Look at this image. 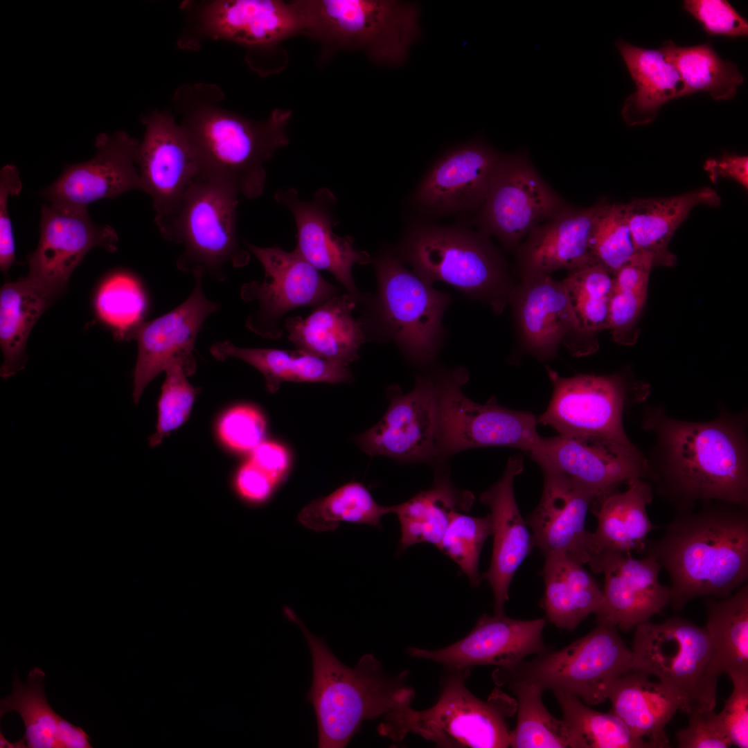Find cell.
I'll list each match as a JSON object with an SVG mask.
<instances>
[{"label": "cell", "instance_id": "cell-61", "mask_svg": "<svg viewBox=\"0 0 748 748\" xmlns=\"http://www.w3.org/2000/svg\"><path fill=\"white\" fill-rule=\"evenodd\" d=\"M90 740L89 736L82 728L60 716L57 729L60 748H91Z\"/></svg>", "mask_w": 748, "mask_h": 748}, {"label": "cell", "instance_id": "cell-4", "mask_svg": "<svg viewBox=\"0 0 748 748\" xmlns=\"http://www.w3.org/2000/svg\"><path fill=\"white\" fill-rule=\"evenodd\" d=\"M661 435L667 463L659 491L677 512L694 508L697 501L747 507L745 450L731 427L720 421L668 420Z\"/></svg>", "mask_w": 748, "mask_h": 748}, {"label": "cell", "instance_id": "cell-35", "mask_svg": "<svg viewBox=\"0 0 748 748\" xmlns=\"http://www.w3.org/2000/svg\"><path fill=\"white\" fill-rule=\"evenodd\" d=\"M210 351L217 360L235 357L255 367L263 375L266 389L271 393L285 382L338 384L353 380L348 366L301 350L242 348L224 341L214 344Z\"/></svg>", "mask_w": 748, "mask_h": 748}, {"label": "cell", "instance_id": "cell-53", "mask_svg": "<svg viewBox=\"0 0 748 748\" xmlns=\"http://www.w3.org/2000/svg\"><path fill=\"white\" fill-rule=\"evenodd\" d=\"M727 675L733 691L718 715L732 745L747 748L748 670H733Z\"/></svg>", "mask_w": 748, "mask_h": 748}, {"label": "cell", "instance_id": "cell-14", "mask_svg": "<svg viewBox=\"0 0 748 748\" xmlns=\"http://www.w3.org/2000/svg\"><path fill=\"white\" fill-rule=\"evenodd\" d=\"M244 245L265 271L262 283H247L240 290L244 301L258 304L246 321L247 328L258 335L280 338L283 335L280 321L287 312L299 307H316L341 294L296 249L287 252L278 246L260 247L247 242Z\"/></svg>", "mask_w": 748, "mask_h": 748}, {"label": "cell", "instance_id": "cell-59", "mask_svg": "<svg viewBox=\"0 0 748 748\" xmlns=\"http://www.w3.org/2000/svg\"><path fill=\"white\" fill-rule=\"evenodd\" d=\"M250 461L278 482L289 465V454L276 443L262 441L252 451Z\"/></svg>", "mask_w": 748, "mask_h": 748}, {"label": "cell", "instance_id": "cell-46", "mask_svg": "<svg viewBox=\"0 0 748 748\" xmlns=\"http://www.w3.org/2000/svg\"><path fill=\"white\" fill-rule=\"evenodd\" d=\"M578 330L596 332L609 328V303L613 276L592 263L572 271L563 280Z\"/></svg>", "mask_w": 748, "mask_h": 748}, {"label": "cell", "instance_id": "cell-23", "mask_svg": "<svg viewBox=\"0 0 748 748\" xmlns=\"http://www.w3.org/2000/svg\"><path fill=\"white\" fill-rule=\"evenodd\" d=\"M553 392L537 422L560 434L596 435L632 444L623 429L624 391L616 377L577 375L564 377L547 367Z\"/></svg>", "mask_w": 748, "mask_h": 748}, {"label": "cell", "instance_id": "cell-19", "mask_svg": "<svg viewBox=\"0 0 748 748\" xmlns=\"http://www.w3.org/2000/svg\"><path fill=\"white\" fill-rule=\"evenodd\" d=\"M391 403L382 418L356 438L370 456L405 461L428 460L438 454L439 404L435 375L416 377L414 388L402 394L389 388Z\"/></svg>", "mask_w": 748, "mask_h": 748}, {"label": "cell", "instance_id": "cell-38", "mask_svg": "<svg viewBox=\"0 0 748 748\" xmlns=\"http://www.w3.org/2000/svg\"><path fill=\"white\" fill-rule=\"evenodd\" d=\"M519 297L520 326L529 344L540 351L553 348L576 322L562 282L549 274L529 272Z\"/></svg>", "mask_w": 748, "mask_h": 748}, {"label": "cell", "instance_id": "cell-28", "mask_svg": "<svg viewBox=\"0 0 748 748\" xmlns=\"http://www.w3.org/2000/svg\"><path fill=\"white\" fill-rule=\"evenodd\" d=\"M524 468L523 457L510 458L502 477L480 495L490 510L493 546L491 562L483 576L494 594V614L505 615L513 577L528 555L533 540L522 517L513 490L515 477Z\"/></svg>", "mask_w": 748, "mask_h": 748}, {"label": "cell", "instance_id": "cell-6", "mask_svg": "<svg viewBox=\"0 0 748 748\" xmlns=\"http://www.w3.org/2000/svg\"><path fill=\"white\" fill-rule=\"evenodd\" d=\"M303 33L319 42L326 53L362 50L373 62L403 64L420 34V8L395 0H296Z\"/></svg>", "mask_w": 748, "mask_h": 748}, {"label": "cell", "instance_id": "cell-22", "mask_svg": "<svg viewBox=\"0 0 748 748\" xmlns=\"http://www.w3.org/2000/svg\"><path fill=\"white\" fill-rule=\"evenodd\" d=\"M275 200L292 213L297 229L296 249L316 269L330 272L350 296L362 305L370 293L361 292L353 280L355 264L372 262L370 255L355 248L350 236L340 237L333 232L337 224L333 210L337 197L327 188L317 190L310 201L299 197L293 188L276 192Z\"/></svg>", "mask_w": 748, "mask_h": 748}, {"label": "cell", "instance_id": "cell-5", "mask_svg": "<svg viewBox=\"0 0 748 748\" xmlns=\"http://www.w3.org/2000/svg\"><path fill=\"white\" fill-rule=\"evenodd\" d=\"M377 291L358 317L367 341L393 343L418 365L431 363L445 342L444 314L452 301L409 270L395 251L382 250L373 260Z\"/></svg>", "mask_w": 748, "mask_h": 748}, {"label": "cell", "instance_id": "cell-18", "mask_svg": "<svg viewBox=\"0 0 748 748\" xmlns=\"http://www.w3.org/2000/svg\"><path fill=\"white\" fill-rule=\"evenodd\" d=\"M137 166L142 191L152 198L154 222L159 226L177 210L187 190L198 177L193 150L174 115L153 111L142 118Z\"/></svg>", "mask_w": 748, "mask_h": 748}, {"label": "cell", "instance_id": "cell-47", "mask_svg": "<svg viewBox=\"0 0 748 748\" xmlns=\"http://www.w3.org/2000/svg\"><path fill=\"white\" fill-rule=\"evenodd\" d=\"M589 248L594 262L614 276L636 252L628 226L625 204L606 202L592 229Z\"/></svg>", "mask_w": 748, "mask_h": 748}, {"label": "cell", "instance_id": "cell-50", "mask_svg": "<svg viewBox=\"0 0 748 748\" xmlns=\"http://www.w3.org/2000/svg\"><path fill=\"white\" fill-rule=\"evenodd\" d=\"M164 371L166 376L157 405L156 431L149 439L152 447L160 445L165 436L186 422L198 393L187 379L193 373L182 361H171Z\"/></svg>", "mask_w": 748, "mask_h": 748}, {"label": "cell", "instance_id": "cell-8", "mask_svg": "<svg viewBox=\"0 0 748 748\" xmlns=\"http://www.w3.org/2000/svg\"><path fill=\"white\" fill-rule=\"evenodd\" d=\"M424 282L447 283L466 296L504 304L506 276L501 258L487 234L464 226H413L393 249Z\"/></svg>", "mask_w": 748, "mask_h": 748}, {"label": "cell", "instance_id": "cell-30", "mask_svg": "<svg viewBox=\"0 0 748 748\" xmlns=\"http://www.w3.org/2000/svg\"><path fill=\"white\" fill-rule=\"evenodd\" d=\"M607 202L586 208L565 206L528 235L524 259L529 272L571 271L594 262L589 241L594 223Z\"/></svg>", "mask_w": 748, "mask_h": 748}, {"label": "cell", "instance_id": "cell-31", "mask_svg": "<svg viewBox=\"0 0 748 748\" xmlns=\"http://www.w3.org/2000/svg\"><path fill=\"white\" fill-rule=\"evenodd\" d=\"M631 670L612 684L608 700L612 712L650 748L670 747L665 728L675 713L686 712V700L675 687Z\"/></svg>", "mask_w": 748, "mask_h": 748}, {"label": "cell", "instance_id": "cell-58", "mask_svg": "<svg viewBox=\"0 0 748 748\" xmlns=\"http://www.w3.org/2000/svg\"><path fill=\"white\" fill-rule=\"evenodd\" d=\"M277 482L254 465L250 460L238 470L236 486L239 492L251 501H262L269 497Z\"/></svg>", "mask_w": 748, "mask_h": 748}, {"label": "cell", "instance_id": "cell-41", "mask_svg": "<svg viewBox=\"0 0 748 748\" xmlns=\"http://www.w3.org/2000/svg\"><path fill=\"white\" fill-rule=\"evenodd\" d=\"M517 699V720L510 731L513 748H582L579 737L562 720L553 716L544 706L543 691L524 682L505 684Z\"/></svg>", "mask_w": 748, "mask_h": 748}, {"label": "cell", "instance_id": "cell-34", "mask_svg": "<svg viewBox=\"0 0 748 748\" xmlns=\"http://www.w3.org/2000/svg\"><path fill=\"white\" fill-rule=\"evenodd\" d=\"M616 46L636 86L621 110L627 125L650 123L663 105L686 96L680 73L663 47L647 49L623 39Z\"/></svg>", "mask_w": 748, "mask_h": 748}, {"label": "cell", "instance_id": "cell-29", "mask_svg": "<svg viewBox=\"0 0 748 748\" xmlns=\"http://www.w3.org/2000/svg\"><path fill=\"white\" fill-rule=\"evenodd\" d=\"M357 307L348 293L334 296L306 318L287 319L288 339L298 350L348 366L359 359V350L367 341L361 321L353 316Z\"/></svg>", "mask_w": 748, "mask_h": 748}, {"label": "cell", "instance_id": "cell-15", "mask_svg": "<svg viewBox=\"0 0 748 748\" xmlns=\"http://www.w3.org/2000/svg\"><path fill=\"white\" fill-rule=\"evenodd\" d=\"M543 471L563 476L596 499L641 479L648 466L636 447L596 435L540 438L528 453Z\"/></svg>", "mask_w": 748, "mask_h": 748}, {"label": "cell", "instance_id": "cell-49", "mask_svg": "<svg viewBox=\"0 0 748 748\" xmlns=\"http://www.w3.org/2000/svg\"><path fill=\"white\" fill-rule=\"evenodd\" d=\"M96 306L99 317L115 328L118 336L142 321L146 301L139 281L131 274L119 272L103 283Z\"/></svg>", "mask_w": 748, "mask_h": 748}, {"label": "cell", "instance_id": "cell-57", "mask_svg": "<svg viewBox=\"0 0 748 748\" xmlns=\"http://www.w3.org/2000/svg\"><path fill=\"white\" fill-rule=\"evenodd\" d=\"M654 266L653 257L650 254L636 251L613 276V290H647L650 274Z\"/></svg>", "mask_w": 748, "mask_h": 748}, {"label": "cell", "instance_id": "cell-3", "mask_svg": "<svg viewBox=\"0 0 748 748\" xmlns=\"http://www.w3.org/2000/svg\"><path fill=\"white\" fill-rule=\"evenodd\" d=\"M284 613L300 628L310 651L313 676L307 698L317 718L319 747H344L364 721L411 705L415 691L407 684V671L391 676L370 653L348 667L292 609L285 607Z\"/></svg>", "mask_w": 748, "mask_h": 748}, {"label": "cell", "instance_id": "cell-32", "mask_svg": "<svg viewBox=\"0 0 748 748\" xmlns=\"http://www.w3.org/2000/svg\"><path fill=\"white\" fill-rule=\"evenodd\" d=\"M718 193L709 187L666 197L634 199L625 204L632 239L636 251L653 257L654 265L673 266L676 257L668 244L679 226L696 206H718Z\"/></svg>", "mask_w": 748, "mask_h": 748}, {"label": "cell", "instance_id": "cell-17", "mask_svg": "<svg viewBox=\"0 0 748 748\" xmlns=\"http://www.w3.org/2000/svg\"><path fill=\"white\" fill-rule=\"evenodd\" d=\"M118 238L109 225L96 224L88 211L61 210L44 204L37 248L29 254L25 278L53 299L61 294L74 269L96 247L117 249Z\"/></svg>", "mask_w": 748, "mask_h": 748}, {"label": "cell", "instance_id": "cell-27", "mask_svg": "<svg viewBox=\"0 0 748 748\" xmlns=\"http://www.w3.org/2000/svg\"><path fill=\"white\" fill-rule=\"evenodd\" d=\"M540 501L526 524L533 543L546 555L566 554L580 563L591 557V533L585 528L587 514L595 497L563 476L543 471Z\"/></svg>", "mask_w": 748, "mask_h": 748}, {"label": "cell", "instance_id": "cell-56", "mask_svg": "<svg viewBox=\"0 0 748 748\" xmlns=\"http://www.w3.org/2000/svg\"><path fill=\"white\" fill-rule=\"evenodd\" d=\"M647 290H613L609 303V328L616 341L628 344L627 335L638 320Z\"/></svg>", "mask_w": 748, "mask_h": 748}, {"label": "cell", "instance_id": "cell-55", "mask_svg": "<svg viewBox=\"0 0 748 748\" xmlns=\"http://www.w3.org/2000/svg\"><path fill=\"white\" fill-rule=\"evenodd\" d=\"M22 188L19 171L13 165H6L0 171V268L8 272L15 258V247L12 224L8 212L9 196L20 193Z\"/></svg>", "mask_w": 748, "mask_h": 748}, {"label": "cell", "instance_id": "cell-39", "mask_svg": "<svg viewBox=\"0 0 748 748\" xmlns=\"http://www.w3.org/2000/svg\"><path fill=\"white\" fill-rule=\"evenodd\" d=\"M705 606L711 644L709 676L717 684L722 673L748 670V586L725 598H709Z\"/></svg>", "mask_w": 748, "mask_h": 748}, {"label": "cell", "instance_id": "cell-42", "mask_svg": "<svg viewBox=\"0 0 748 748\" xmlns=\"http://www.w3.org/2000/svg\"><path fill=\"white\" fill-rule=\"evenodd\" d=\"M44 672L39 667L32 669L26 683L15 675L12 693L1 700V718L10 711L17 712L23 720L25 733L10 747L60 748L57 741L58 715L48 704L43 682Z\"/></svg>", "mask_w": 748, "mask_h": 748}, {"label": "cell", "instance_id": "cell-2", "mask_svg": "<svg viewBox=\"0 0 748 748\" xmlns=\"http://www.w3.org/2000/svg\"><path fill=\"white\" fill-rule=\"evenodd\" d=\"M644 551L668 573L674 609L699 597H727L748 578L747 508L721 501L678 511Z\"/></svg>", "mask_w": 748, "mask_h": 748}, {"label": "cell", "instance_id": "cell-37", "mask_svg": "<svg viewBox=\"0 0 748 748\" xmlns=\"http://www.w3.org/2000/svg\"><path fill=\"white\" fill-rule=\"evenodd\" d=\"M473 495L460 490L447 479H437L434 486L410 499L392 506L401 528L400 550L419 543L436 547L456 513L467 511Z\"/></svg>", "mask_w": 748, "mask_h": 748}, {"label": "cell", "instance_id": "cell-24", "mask_svg": "<svg viewBox=\"0 0 748 748\" xmlns=\"http://www.w3.org/2000/svg\"><path fill=\"white\" fill-rule=\"evenodd\" d=\"M544 618L519 620L483 614L462 639L438 650L409 647L412 657L441 664L447 670L469 671L479 665L501 668L517 666L533 654L548 651L542 639Z\"/></svg>", "mask_w": 748, "mask_h": 748}, {"label": "cell", "instance_id": "cell-40", "mask_svg": "<svg viewBox=\"0 0 748 748\" xmlns=\"http://www.w3.org/2000/svg\"><path fill=\"white\" fill-rule=\"evenodd\" d=\"M26 278L5 284L0 292L1 376L14 375L26 363V345L34 325L51 303Z\"/></svg>", "mask_w": 748, "mask_h": 748}, {"label": "cell", "instance_id": "cell-13", "mask_svg": "<svg viewBox=\"0 0 748 748\" xmlns=\"http://www.w3.org/2000/svg\"><path fill=\"white\" fill-rule=\"evenodd\" d=\"M188 23L178 44L197 49L206 39H224L249 50H268L303 33L296 1L213 0L187 1Z\"/></svg>", "mask_w": 748, "mask_h": 748}, {"label": "cell", "instance_id": "cell-48", "mask_svg": "<svg viewBox=\"0 0 748 748\" xmlns=\"http://www.w3.org/2000/svg\"><path fill=\"white\" fill-rule=\"evenodd\" d=\"M490 535V514L477 517L456 513L437 548L456 562L470 584L477 587L482 579L479 571L480 553Z\"/></svg>", "mask_w": 748, "mask_h": 748}, {"label": "cell", "instance_id": "cell-33", "mask_svg": "<svg viewBox=\"0 0 748 748\" xmlns=\"http://www.w3.org/2000/svg\"><path fill=\"white\" fill-rule=\"evenodd\" d=\"M652 499L650 485L636 479L625 491L616 490L595 499L592 512L598 526L591 533V559L604 553L630 555L632 551H644L648 535L657 528L646 510Z\"/></svg>", "mask_w": 748, "mask_h": 748}, {"label": "cell", "instance_id": "cell-10", "mask_svg": "<svg viewBox=\"0 0 748 748\" xmlns=\"http://www.w3.org/2000/svg\"><path fill=\"white\" fill-rule=\"evenodd\" d=\"M632 650L617 628L598 625L586 635L556 651H546L509 668H497L498 686L524 682L545 690L563 691L587 705L608 700L614 682L631 670Z\"/></svg>", "mask_w": 748, "mask_h": 748}, {"label": "cell", "instance_id": "cell-26", "mask_svg": "<svg viewBox=\"0 0 748 748\" xmlns=\"http://www.w3.org/2000/svg\"><path fill=\"white\" fill-rule=\"evenodd\" d=\"M502 155L480 141L452 149L423 177L414 193L416 203L436 215L480 208Z\"/></svg>", "mask_w": 748, "mask_h": 748}, {"label": "cell", "instance_id": "cell-11", "mask_svg": "<svg viewBox=\"0 0 748 748\" xmlns=\"http://www.w3.org/2000/svg\"><path fill=\"white\" fill-rule=\"evenodd\" d=\"M631 670L656 677L684 695L686 712L713 710L717 684L709 676L711 644L705 628L680 617L636 627Z\"/></svg>", "mask_w": 748, "mask_h": 748}, {"label": "cell", "instance_id": "cell-20", "mask_svg": "<svg viewBox=\"0 0 748 748\" xmlns=\"http://www.w3.org/2000/svg\"><path fill=\"white\" fill-rule=\"evenodd\" d=\"M139 146V142L123 131L100 134L95 155L87 161L66 166L42 195L56 208L84 212L96 201L142 190Z\"/></svg>", "mask_w": 748, "mask_h": 748}, {"label": "cell", "instance_id": "cell-12", "mask_svg": "<svg viewBox=\"0 0 748 748\" xmlns=\"http://www.w3.org/2000/svg\"><path fill=\"white\" fill-rule=\"evenodd\" d=\"M439 404L438 454L450 455L465 449L506 446L531 452L540 436L537 421L531 413L499 405L495 397L476 403L461 391L468 373L459 367L436 374Z\"/></svg>", "mask_w": 748, "mask_h": 748}, {"label": "cell", "instance_id": "cell-21", "mask_svg": "<svg viewBox=\"0 0 748 748\" xmlns=\"http://www.w3.org/2000/svg\"><path fill=\"white\" fill-rule=\"evenodd\" d=\"M195 287L181 304L150 321H141L118 337L138 344L134 371L133 400L137 403L149 383L172 360H181L194 373L193 355L197 335L206 319L220 304L207 299L202 276L195 275Z\"/></svg>", "mask_w": 748, "mask_h": 748}, {"label": "cell", "instance_id": "cell-54", "mask_svg": "<svg viewBox=\"0 0 748 748\" xmlns=\"http://www.w3.org/2000/svg\"><path fill=\"white\" fill-rule=\"evenodd\" d=\"M688 714L687 727L677 734L678 747L727 748L732 745L714 709H694Z\"/></svg>", "mask_w": 748, "mask_h": 748}, {"label": "cell", "instance_id": "cell-60", "mask_svg": "<svg viewBox=\"0 0 748 748\" xmlns=\"http://www.w3.org/2000/svg\"><path fill=\"white\" fill-rule=\"evenodd\" d=\"M704 168L713 182L720 177H727L736 181L746 189L748 188L747 156L724 154L719 158L706 160Z\"/></svg>", "mask_w": 748, "mask_h": 748}, {"label": "cell", "instance_id": "cell-1", "mask_svg": "<svg viewBox=\"0 0 748 748\" xmlns=\"http://www.w3.org/2000/svg\"><path fill=\"white\" fill-rule=\"evenodd\" d=\"M224 98L216 85L185 84L175 92L173 104L196 157L199 177L256 199L265 190V163L289 143L292 112L277 108L264 120H252L222 107Z\"/></svg>", "mask_w": 748, "mask_h": 748}, {"label": "cell", "instance_id": "cell-9", "mask_svg": "<svg viewBox=\"0 0 748 748\" xmlns=\"http://www.w3.org/2000/svg\"><path fill=\"white\" fill-rule=\"evenodd\" d=\"M238 195L228 186L198 176L176 212L158 226L163 238L183 245L176 261L180 271L223 281L226 266L248 264L250 254L237 234Z\"/></svg>", "mask_w": 748, "mask_h": 748}, {"label": "cell", "instance_id": "cell-7", "mask_svg": "<svg viewBox=\"0 0 748 748\" xmlns=\"http://www.w3.org/2000/svg\"><path fill=\"white\" fill-rule=\"evenodd\" d=\"M447 671L435 704L422 711L411 705L394 710L382 717L378 733L395 742L412 733L441 747H510L508 697L496 691L488 700H481L465 684L469 671Z\"/></svg>", "mask_w": 748, "mask_h": 748}, {"label": "cell", "instance_id": "cell-16", "mask_svg": "<svg viewBox=\"0 0 748 748\" xmlns=\"http://www.w3.org/2000/svg\"><path fill=\"white\" fill-rule=\"evenodd\" d=\"M565 206L524 153L503 154L477 224L481 231L512 245Z\"/></svg>", "mask_w": 748, "mask_h": 748}, {"label": "cell", "instance_id": "cell-25", "mask_svg": "<svg viewBox=\"0 0 748 748\" xmlns=\"http://www.w3.org/2000/svg\"><path fill=\"white\" fill-rule=\"evenodd\" d=\"M605 577L602 598L595 613L598 624L627 632L650 621L669 604L670 587L659 580L661 567L652 557L632 558L620 553H604L588 563Z\"/></svg>", "mask_w": 748, "mask_h": 748}, {"label": "cell", "instance_id": "cell-51", "mask_svg": "<svg viewBox=\"0 0 748 748\" xmlns=\"http://www.w3.org/2000/svg\"><path fill=\"white\" fill-rule=\"evenodd\" d=\"M265 420L262 415L250 406H237L221 418L218 432L221 440L238 451H252L263 439Z\"/></svg>", "mask_w": 748, "mask_h": 748}, {"label": "cell", "instance_id": "cell-36", "mask_svg": "<svg viewBox=\"0 0 748 748\" xmlns=\"http://www.w3.org/2000/svg\"><path fill=\"white\" fill-rule=\"evenodd\" d=\"M582 565L566 554L546 555L544 606L549 621L558 628L574 630L600 605L602 589Z\"/></svg>", "mask_w": 748, "mask_h": 748}, {"label": "cell", "instance_id": "cell-43", "mask_svg": "<svg viewBox=\"0 0 748 748\" xmlns=\"http://www.w3.org/2000/svg\"><path fill=\"white\" fill-rule=\"evenodd\" d=\"M390 513L392 506L377 504L362 483L350 482L311 501L299 512L298 520L316 532L333 531L341 522L381 528V517Z\"/></svg>", "mask_w": 748, "mask_h": 748}, {"label": "cell", "instance_id": "cell-52", "mask_svg": "<svg viewBox=\"0 0 748 748\" xmlns=\"http://www.w3.org/2000/svg\"><path fill=\"white\" fill-rule=\"evenodd\" d=\"M684 9L711 35L729 37L748 35V23L725 0H686Z\"/></svg>", "mask_w": 748, "mask_h": 748}, {"label": "cell", "instance_id": "cell-45", "mask_svg": "<svg viewBox=\"0 0 748 748\" xmlns=\"http://www.w3.org/2000/svg\"><path fill=\"white\" fill-rule=\"evenodd\" d=\"M553 693L564 720L579 737L582 748H650L612 713L595 711L568 693Z\"/></svg>", "mask_w": 748, "mask_h": 748}, {"label": "cell", "instance_id": "cell-44", "mask_svg": "<svg viewBox=\"0 0 748 748\" xmlns=\"http://www.w3.org/2000/svg\"><path fill=\"white\" fill-rule=\"evenodd\" d=\"M662 47L679 71L686 96L706 92L715 100H729L744 81L736 64L722 59L708 44L678 46L669 41Z\"/></svg>", "mask_w": 748, "mask_h": 748}]
</instances>
